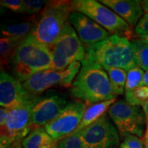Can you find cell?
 Wrapping results in <instances>:
<instances>
[{"label":"cell","instance_id":"1","mask_svg":"<svg viewBox=\"0 0 148 148\" xmlns=\"http://www.w3.org/2000/svg\"><path fill=\"white\" fill-rule=\"evenodd\" d=\"M81 63V69L70 89L72 97L90 106L116 99L106 70L87 59L84 58Z\"/></svg>","mask_w":148,"mask_h":148},{"label":"cell","instance_id":"2","mask_svg":"<svg viewBox=\"0 0 148 148\" xmlns=\"http://www.w3.org/2000/svg\"><path fill=\"white\" fill-rule=\"evenodd\" d=\"M72 12L71 1H47L39 18L35 21L30 36L47 47L51 45L69 23Z\"/></svg>","mask_w":148,"mask_h":148},{"label":"cell","instance_id":"3","mask_svg":"<svg viewBox=\"0 0 148 148\" xmlns=\"http://www.w3.org/2000/svg\"><path fill=\"white\" fill-rule=\"evenodd\" d=\"M84 58L100 64L103 68H120L127 71L137 66L131 42L128 38L117 35H112L88 48Z\"/></svg>","mask_w":148,"mask_h":148},{"label":"cell","instance_id":"4","mask_svg":"<svg viewBox=\"0 0 148 148\" xmlns=\"http://www.w3.org/2000/svg\"><path fill=\"white\" fill-rule=\"evenodd\" d=\"M52 58L47 46L29 35L16 48L11 65L16 78L23 82L34 74L49 70Z\"/></svg>","mask_w":148,"mask_h":148},{"label":"cell","instance_id":"5","mask_svg":"<svg viewBox=\"0 0 148 148\" xmlns=\"http://www.w3.org/2000/svg\"><path fill=\"white\" fill-rule=\"evenodd\" d=\"M73 11L85 14L112 35L125 37L130 39L132 36V29L125 20L111 9L95 0L71 1Z\"/></svg>","mask_w":148,"mask_h":148},{"label":"cell","instance_id":"6","mask_svg":"<svg viewBox=\"0 0 148 148\" xmlns=\"http://www.w3.org/2000/svg\"><path fill=\"white\" fill-rule=\"evenodd\" d=\"M47 48L52 58L50 70L65 69L73 62H82L86 56L84 46L70 23L58 39Z\"/></svg>","mask_w":148,"mask_h":148},{"label":"cell","instance_id":"7","mask_svg":"<svg viewBox=\"0 0 148 148\" xmlns=\"http://www.w3.org/2000/svg\"><path fill=\"white\" fill-rule=\"evenodd\" d=\"M40 95H33L15 107L8 109L4 124L1 126L0 144L23 140L31 132L32 109Z\"/></svg>","mask_w":148,"mask_h":148},{"label":"cell","instance_id":"8","mask_svg":"<svg viewBox=\"0 0 148 148\" xmlns=\"http://www.w3.org/2000/svg\"><path fill=\"white\" fill-rule=\"evenodd\" d=\"M108 114L121 136L134 135L144 137L147 117L140 106H131L125 100L120 99L110 107Z\"/></svg>","mask_w":148,"mask_h":148},{"label":"cell","instance_id":"9","mask_svg":"<svg viewBox=\"0 0 148 148\" xmlns=\"http://www.w3.org/2000/svg\"><path fill=\"white\" fill-rule=\"evenodd\" d=\"M82 64L75 62L64 70H45L31 76L22 82L24 88L33 95H40L53 86L71 87L73 79L78 74Z\"/></svg>","mask_w":148,"mask_h":148},{"label":"cell","instance_id":"10","mask_svg":"<svg viewBox=\"0 0 148 148\" xmlns=\"http://www.w3.org/2000/svg\"><path fill=\"white\" fill-rule=\"evenodd\" d=\"M105 113L99 119L81 130L83 148H119V133Z\"/></svg>","mask_w":148,"mask_h":148},{"label":"cell","instance_id":"11","mask_svg":"<svg viewBox=\"0 0 148 148\" xmlns=\"http://www.w3.org/2000/svg\"><path fill=\"white\" fill-rule=\"evenodd\" d=\"M86 109V104L80 100L68 103L58 116L44 128L53 139L59 142L76 130Z\"/></svg>","mask_w":148,"mask_h":148},{"label":"cell","instance_id":"12","mask_svg":"<svg viewBox=\"0 0 148 148\" xmlns=\"http://www.w3.org/2000/svg\"><path fill=\"white\" fill-rule=\"evenodd\" d=\"M66 97L59 94L40 96L33 107L31 130L44 127L58 116L67 105Z\"/></svg>","mask_w":148,"mask_h":148},{"label":"cell","instance_id":"13","mask_svg":"<svg viewBox=\"0 0 148 148\" xmlns=\"http://www.w3.org/2000/svg\"><path fill=\"white\" fill-rule=\"evenodd\" d=\"M69 23L75 28L86 49L112 36L95 21L81 12H72L69 16Z\"/></svg>","mask_w":148,"mask_h":148},{"label":"cell","instance_id":"14","mask_svg":"<svg viewBox=\"0 0 148 148\" xmlns=\"http://www.w3.org/2000/svg\"><path fill=\"white\" fill-rule=\"evenodd\" d=\"M33 95L24 88L21 82L5 71L0 75V105L12 108Z\"/></svg>","mask_w":148,"mask_h":148},{"label":"cell","instance_id":"15","mask_svg":"<svg viewBox=\"0 0 148 148\" xmlns=\"http://www.w3.org/2000/svg\"><path fill=\"white\" fill-rule=\"evenodd\" d=\"M99 2L106 5L131 27L138 23L143 15L140 1L136 0H100Z\"/></svg>","mask_w":148,"mask_h":148},{"label":"cell","instance_id":"16","mask_svg":"<svg viewBox=\"0 0 148 148\" xmlns=\"http://www.w3.org/2000/svg\"><path fill=\"white\" fill-rule=\"evenodd\" d=\"M23 148H58V142L48 134L44 127L31 131L22 141Z\"/></svg>","mask_w":148,"mask_h":148},{"label":"cell","instance_id":"17","mask_svg":"<svg viewBox=\"0 0 148 148\" xmlns=\"http://www.w3.org/2000/svg\"><path fill=\"white\" fill-rule=\"evenodd\" d=\"M116 101V99H110V100L102 101V102L94 103V104L89 106L88 108H86L82 121L75 131L81 130L95 122L101 116L106 113V111L108 110L110 107Z\"/></svg>","mask_w":148,"mask_h":148},{"label":"cell","instance_id":"18","mask_svg":"<svg viewBox=\"0 0 148 148\" xmlns=\"http://www.w3.org/2000/svg\"><path fill=\"white\" fill-rule=\"evenodd\" d=\"M34 24L35 21H32L6 25L1 29L2 37L12 38L21 42L30 35Z\"/></svg>","mask_w":148,"mask_h":148},{"label":"cell","instance_id":"19","mask_svg":"<svg viewBox=\"0 0 148 148\" xmlns=\"http://www.w3.org/2000/svg\"><path fill=\"white\" fill-rule=\"evenodd\" d=\"M108 73L109 79L114 91L117 95H122L125 92V86L126 82L127 71L115 67L103 68Z\"/></svg>","mask_w":148,"mask_h":148},{"label":"cell","instance_id":"20","mask_svg":"<svg viewBox=\"0 0 148 148\" xmlns=\"http://www.w3.org/2000/svg\"><path fill=\"white\" fill-rule=\"evenodd\" d=\"M130 42L136 65L145 71H148V44L142 38H133Z\"/></svg>","mask_w":148,"mask_h":148},{"label":"cell","instance_id":"21","mask_svg":"<svg viewBox=\"0 0 148 148\" xmlns=\"http://www.w3.org/2000/svg\"><path fill=\"white\" fill-rule=\"evenodd\" d=\"M20 42L12 38L1 36L0 39V59L1 68L11 64L12 58Z\"/></svg>","mask_w":148,"mask_h":148},{"label":"cell","instance_id":"22","mask_svg":"<svg viewBox=\"0 0 148 148\" xmlns=\"http://www.w3.org/2000/svg\"><path fill=\"white\" fill-rule=\"evenodd\" d=\"M144 75V71L139 66H136L127 72L126 82L125 86V92H132L140 87Z\"/></svg>","mask_w":148,"mask_h":148},{"label":"cell","instance_id":"23","mask_svg":"<svg viewBox=\"0 0 148 148\" xmlns=\"http://www.w3.org/2000/svg\"><path fill=\"white\" fill-rule=\"evenodd\" d=\"M125 100L131 106H143L148 100V86H140L132 92H125Z\"/></svg>","mask_w":148,"mask_h":148},{"label":"cell","instance_id":"24","mask_svg":"<svg viewBox=\"0 0 148 148\" xmlns=\"http://www.w3.org/2000/svg\"><path fill=\"white\" fill-rule=\"evenodd\" d=\"M58 148H83L81 130L75 131L58 142Z\"/></svg>","mask_w":148,"mask_h":148},{"label":"cell","instance_id":"25","mask_svg":"<svg viewBox=\"0 0 148 148\" xmlns=\"http://www.w3.org/2000/svg\"><path fill=\"white\" fill-rule=\"evenodd\" d=\"M47 1L42 0H23V13L26 14H36L41 12L45 8Z\"/></svg>","mask_w":148,"mask_h":148},{"label":"cell","instance_id":"26","mask_svg":"<svg viewBox=\"0 0 148 148\" xmlns=\"http://www.w3.org/2000/svg\"><path fill=\"white\" fill-rule=\"evenodd\" d=\"M119 148H144V140L134 135H127Z\"/></svg>","mask_w":148,"mask_h":148},{"label":"cell","instance_id":"27","mask_svg":"<svg viewBox=\"0 0 148 148\" xmlns=\"http://www.w3.org/2000/svg\"><path fill=\"white\" fill-rule=\"evenodd\" d=\"M0 3L2 7L8 8L13 12L23 13V1H21V0H1Z\"/></svg>","mask_w":148,"mask_h":148},{"label":"cell","instance_id":"28","mask_svg":"<svg viewBox=\"0 0 148 148\" xmlns=\"http://www.w3.org/2000/svg\"><path fill=\"white\" fill-rule=\"evenodd\" d=\"M135 32L140 37L148 35V14H145L140 18L135 27Z\"/></svg>","mask_w":148,"mask_h":148},{"label":"cell","instance_id":"29","mask_svg":"<svg viewBox=\"0 0 148 148\" xmlns=\"http://www.w3.org/2000/svg\"><path fill=\"white\" fill-rule=\"evenodd\" d=\"M22 141L23 140H15L11 143L0 144V148H23Z\"/></svg>","mask_w":148,"mask_h":148},{"label":"cell","instance_id":"30","mask_svg":"<svg viewBox=\"0 0 148 148\" xmlns=\"http://www.w3.org/2000/svg\"><path fill=\"white\" fill-rule=\"evenodd\" d=\"M8 109L1 107L0 108V125H3L4 124L5 119H6L7 114H8Z\"/></svg>","mask_w":148,"mask_h":148},{"label":"cell","instance_id":"31","mask_svg":"<svg viewBox=\"0 0 148 148\" xmlns=\"http://www.w3.org/2000/svg\"><path fill=\"white\" fill-rule=\"evenodd\" d=\"M140 86H148V71L144 73L143 79L140 84Z\"/></svg>","mask_w":148,"mask_h":148},{"label":"cell","instance_id":"32","mask_svg":"<svg viewBox=\"0 0 148 148\" xmlns=\"http://www.w3.org/2000/svg\"><path fill=\"white\" fill-rule=\"evenodd\" d=\"M140 5L144 12H146V14L148 13V0L140 1Z\"/></svg>","mask_w":148,"mask_h":148},{"label":"cell","instance_id":"33","mask_svg":"<svg viewBox=\"0 0 148 148\" xmlns=\"http://www.w3.org/2000/svg\"><path fill=\"white\" fill-rule=\"evenodd\" d=\"M142 108H143L144 112H145L146 117L148 119V100L142 106Z\"/></svg>","mask_w":148,"mask_h":148},{"label":"cell","instance_id":"34","mask_svg":"<svg viewBox=\"0 0 148 148\" xmlns=\"http://www.w3.org/2000/svg\"><path fill=\"white\" fill-rule=\"evenodd\" d=\"M143 140H146V141H148V125L147 124V127H146V131L145 136L143 137Z\"/></svg>","mask_w":148,"mask_h":148},{"label":"cell","instance_id":"35","mask_svg":"<svg viewBox=\"0 0 148 148\" xmlns=\"http://www.w3.org/2000/svg\"><path fill=\"white\" fill-rule=\"evenodd\" d=\"M140 38H142V39H143L144 41H145L148 44V35H147V36H140Z\"/></svg>","mask_w":148,"mask_h":148},{"label":"cell","instance_id":"36","mask_svg":"<svg viewBox=\"0 0 148 148\" xmlns=\"http://www.w3.org/2000/svg\"><path fill=\"white\" fill-rule=\"evenodd\" d=\"M144 148H148V141L144 140Z\"/></svg>","mask_w":148,"mask_h":148},{"label":"cell","instance_id":"37","mask_svg":"<svg viewBox=\"0 0 148 148\" xmlns=\"http://www.w3.org/2000/svg\"><path fill=\"white\" fill-rule=\"evenodd\" d=\"M147 124L148 125V119H147Z\"/></svg>","mask_w":148,"mask_h":148},{"label":"cell","instance_id":"38","mask_svg":"<svg viewBox=\"0 0 148 148\" xmlns=\"http://www.w3.org/2000/svg\"><path fill=\"white\" fill-rule=\"evenodd\" d=\"M147 14H148V13H147Z\"/></svg>","mask_w":148,"mask_h":148}]
</instances>
